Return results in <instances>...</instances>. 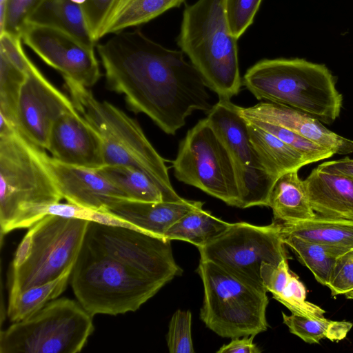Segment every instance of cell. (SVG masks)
I'll use <instances>...</instances> for the list:
<instances>
[{
	"mask_svg": "<svg viewBox=\"0 0 353 353\" xmlns=\"http://www.w3.org/2000/svg\"><path fill=\"white\" fill-rule=\"evenodd\" d=\"M170 240L134 229L89 221L71 285L92 316L134 312L183 269Z\"/></svg>",
	"mask_w": 353,
	"mask_h": 353,
	"instance_id": "cell-1",
	"label": "cell"
},
{
	"mask_svg": "<svg viewBox=\"0 0 353 353\" xmlns=\"http://www.w3.org/2000/svg\"><path fill=\"white\" fill-rule=\"evenodd\" d=\"M107 87L124 96L128 108L147 115L174 135L194 111L212 108L202 77L181 50L167 48L141 30L121 31L97 46Z\"/></svg>",
	"mask_w": 353,
	"mask_h": 353,
	"instance_id": "cell-2",
	"label": "cell"
},
{
	"mask_svg": "<svg viewBox=\"0 0 353 353\" xmlns=\"http://www.w3.org/2000/svg\"><path fill=\"white\" fill-rule=\"evenodd\" d=\"M46 152L17 128L0 123V225L3 234L30 228L63 199L46 161Z\"/></svg>",
	"mask_w": 353,
	"mask_h": 353,
	"instance_id": "cell-3",
	"label": "cell"
},
{
	"mask_svg": "<svg viewBox=\"0 0 353 353\" xmlns=\"http://www.w3.org/2000/svg\"><path fill=\"white\" fill-rule=\"evenodd\" d=\"M336 82L325 65L300 58L262 59L242 79L256 99L292 108L325 124L339 118L343 106Z\"/></svg>",
	"mask_w": 353,
	"mask_h": 353,
	"instance_id": "cell-4",
	"label": "cell"
},
{
	"mask_svg": "<svg viewBox=\"0 0 353 353\" xmlns=\"http://www.w3.org/2000/svg\"><path fill=\"white\" fill-rule=\"evenodd\" d=\"M63 79L75 110L101 139L105 165L136 168L157 185L166 201L182 200L172 185L165 160L137 121L112 103L97 99L88 88Z\"/></svg>",
	"mask_w": 353,
	"mask_h": 353,
	"instance_id": "cell-5",
	"label": "cell"
},
{
	"mask_svg": "<svg viewBox=\"0 0 353 353\" xmlns=\"http://www.w3.org/2000/svg\"><path fill=\"white\" fill-rule=\"evenodd\" d=\"M236 41L226 19L224 0L186 5L178 46L219 99L231 100L243 85Z\"/></svg>",
	"mask_w": 353,
	"mask_h": 353,
	"instance_id": "cell-6",
	"label": "cell"
},
{
	"mask_svg": "<svg viewBox=\"0 0 353 353\" xmlns=\"http://www.w3.org/2000/svg\"><path fill=\"white\" fill-rule=\"evenodd\" d=\"M88 223L49 214L30 227L14 255L9 294L52 281L73 267Z\"/></svg>",
	"mask_w": 353,
	"mask_h": 353,
	"instance_id": "cell-7",
	"label": "cell"
},
{
	"mask_svg": "<svg viewBox=\"0 0 353 353\" xmlns=\"http://www.w3.org/2000/svg\"><path fill=\"white\" fill-rule=\"evenodd\" d=\"M196 272L204 290L200 318L208 328L230 339L256 336L267 330L266 291L210 261L200 259Z\"/></svg>",
	"mask_w": 353,
	"mask_h": 353,
	"instance_id": "cell-8",
	"label": "cell"
},
{
	"mask_svg": "<svg viewBox=\"0 0 353 353\" xmlns=\"http://www.w3.org/2000/svg\"><path fill=\"white\" fill-rule=\"evenodd\" d=\"M92 316L74 300L56 299L2 330L0 352H79L94 330Z\"/></svg>",
	"mask_w": 353,
	"mask_h": 353,
	"instance_id": "cell-9",
	"label": "cell"
},
{
	"mask_svg": "<svg viewBox=\"0 0 353 353\" xmlns=\"http://www.w3.org/2000/svg\"><path fill=\"white\" fill-rule=\"evenodd\" d=\"M281 223H230L219 236L197 248L200 259L212 261L239 279L266 291L261 278L263 263L288 259Z\"/></svg>",
	"mask_w": 353,
	"mask_h": 353,
	"instance_id": "cell-10",
	"label": "cell"
},
{
	"mask_svg": "<svg viewBox=\"0 0 353 353\" xmlns=\"http://www.w3.org/2000/svg\"><path fill=\"white\" fill-rule=\"evenodd\" d=\"M175 178L240 208L241 201L232 159L207 119L200 120L181 141L172 165Z\"/></svg>",
	"mask_w": 353,
	"mask_h": 353,
	"instance_id": "cell-11",
	"label": "cell"
},
{
	"mask_svg": "<svg viewBox=\"0 0 353 353\" xmlns=\"http://www.w3.org/2000/svg\"><path fill=\"white\" fill-rule=\"evenodd\" d=\"M226 148L240 194V208L267 206L274 180L265 171L248 134L239 105L219 99L205 118Z\"/></svg>",
	"mask_w": 353,
	"mask_h": 353,
	"instance_id": "cell-12",
	"label": "cell"
},
{
	"mask_svg": "<svg viewBox=\"0 0 353 353\" xmlns=\"http://www.w3.org/2000/svg\"><path fill=\"white\" fill-rule=\"evenodd\" d=\"M22 41L43 62L67 78L86 88L101 76L94 47L54 27L26 23Z\"/></svg>",
	"mask_w": 353,
	"mask_h": 353,
	"instance_id": "cell-13",
	"label": "cell"
},
{
	"mask_svg": "<svg viewBox=\"0 0 353 353\" xmlns=\"http://www.w3.org/2000/svg\"><path fill=\"white\" fill-rule=\"evenodd\" d=\"M70 99L52 84L30 61L21 87L16 112V128L37 147L47 150L56 121L74 110Z\"/></svg>",
	"mask_w": 353,
	"mask_h": 353,
	"instance_id": "cell-14",
	"label": "cell"
},
{
	"mask_svg": "<svg viewBox=\"0 0 353 353\" xmlns=\"http://www.w3.org/2000/svg\"><path fill=\"white\" fill-rule=\"evenodd\" d=\"M47 150L63 164L92 170L105 165L99 135L76 110L65 113L54 123Z\"/></svg>",
	"mask_w": 353,
	"mask_h": 353,
	"instance_id": "cell-15",
	"label": "cell"
},
{
	"mask_svg": "<svg viewBox=\"0 0 353 353\" xmlns=\"http://www.w3.org/2000/svg\"><path fill=\"white\" fill-rule=\"evenodd\" d=\"M46 161L63 199L68 203L105 212L126 194L97 170L63 164L47 154Z\"/></svg>",
	"mask_w": 353,
	"mask_h": 353,
	"instance_id": "cell-16",
	"label": "cell"
},
{
	"mask_svg": "<svg viewBox=\"0 0 353 353\" xmlns=\"http://www.w3.org/2000/svg\"><path fill=\"white\" fill-rule=\"evenodd\" d=\"M243 117L256 119L290 130L322 146L334 154L353 153V141L331 131L315 117L292 108L270 102L239 106Z\"/></svg>",
	"mask_w": 353,
	"mask_h": 353,
	"instance_id": "cell-17",
	"label": "cell"
},
{
	"mask_svg": "<svg viewBox=\"0 0 353 353\" xmlns=\"http://www.w3.org/2000/svg\"><path fill=\"white\" fill-rule=\"evenodd\" d=\"M199 201L143 202L123 199L106 211L132 224L137 230L165 239L168 230L190 210L203 205Z\"/></svg>",
	"mask_w": 353,
	"mask_h": 353,
	"instance_id": "cell-18",
	"label": "cell"
},
{
	"mask_svg": "<svg viewBox=\"0 0 353 353\" xmlns=\"http://www.w3.org/2000/svg\"><path fill=\"white\" fill-rule=\"evenodd\" d=\"M303 181L309 203L316 214L353 220V178L316 168Z\"/></svg>",
	"mask_w": 353,
	"mask_h": 353,
	"instance_id": "cell-19",
	"label": "cell"
},
{
	"mask_svg": "<svg viewBox=\"0 0 353 353\" xmlns=\"http://www.w3.org/2000/svg\"><path fill=\"white\" fill-rule=\"evenodd\" d=\"M299 170L284 173L274 181L268 201L272 210L274 221L294 223L310 219L316 216L306 193L304 181Z\"/></svg>",
	"mask_w": 353,
	"mask_h": 353,
	"instance_id": "cell-20",
	"label": "cell"
},
{
	"mask_svg": "<svg viewBox=\"0 0 353 353\" xmlns=\"http://www.w3.org/2000/svg\"><path fill=\"white\" fill-rule=\"evenodd\" d=\"M247 121L250 141L265 171L274 180L285 172L310 164L298 150L272 133Z\"/></svg>",
	"mask_w": 353,
	"mask_h": 353,
	"instance_id": "cell-21",
	"label": "cell"
},
{
	"mask_svg": "<svg viewBox=\"0 0 353 353\" xmlns=\"http://www.w3.org/2000/svg\"><path fill=\"white\" fill-rule=\"evenodd\" d=\"M281 233L319 244L353 249V220L323 216L294 223H280Z\"/></svg>",
	"mask_w": 353,
	"mask_h": 353,
	"instance_id": "cell-22",
	"label": "cell"
},
{
	"mask_svg": "<svg viewBox=\"0 0 353 353\" xmlns=\"http://www.w3.org/2000/svg\"><path fill=\"white\" fill-rule=\"evenodd\" d=\"M184 0H114L99 34V39L137 26L180 6Z\"/></svg>",
	"mask_w": 353,
	"mask_h": 353,
	"instance_id": "cell-23",
	"label": "cell"
},
{
	"mask_svg": "<svg viewBox=\"0 0 353 353\" xmlns=\"http://www.w3.org/2000/svg\"><path fill=\"white\" fill-rule=\"evenodd\" d=\"M26 23L61 29L84 44L94 47L95 41L86 26L81 6L71 0H41Z\"/></svg>",
	"mask_w": 353,
	"mask_h": 353,
	"instance_id": "cell-24",
	"label": "cell"
},
{
	"mask_svg": "<svg viewBox=\"0 0 353 353\" xmlns=\"http://www.w3.org/2000/svg\"><path fill=\"white\" fill-rule=\"evenodd\" d=\"M201 205L183 216L165 232L168 240H181L201 247L225 231L230 223L214 216Z\"/></svg>",
	"mask_w": 353,
	"mask_h": 353,
	"instance_id": "cell-25",
	"label": "cell"
},
{
	"mask_svg": "<svg viewBox=\"0 0 353 353\" xmlns=\"http://www.w3.org/2000/svg\"><path fill=\"white\" fill-rule=\"evenodd\" d=\"M73 268H68L52 281L9 294L8 316L10 320L14 323L26 319L56 299L66 289Z\"/></svg>",
	"mask_w": 353,
	"mask_h": 353,
	"instance_id": "cell-26",
	"label": "cell"
},
{
	"mask_svg": "<svg viewBox=\"0 0 353 353\" xmlns=\"http://www.w3.org/2000/svg\"><path fill=\"white\" fill-rule=\"evenodd\" d=\"M285 245L296 254L299 261L307 267L316 280L327 285L337 259L348 250L308 241L282 234Z\"/></svg>",
	"mask_w": 353,
	"mask_h": 353,
	"instance_id": "cell-27",
	"label": "cell"
},
{
	"mask_svg": "<svg viewBox=\"0 0 353 353\" xmlns=\"http://www.w3.org/2000/svg\"><path fill=\"white\" fill-rule=\"evenodd\" d=\"M97 170L123 192L130 200L166 201L157 185L143 171L136 168L123 165H104Z\"/></svg>",
	"mask_w": 353,
	"mask_h": 353,
	"instance_id": "cell-28",
	"label": "cell"
},
{
	"mask_svg": "<svg viewBox=\"0 0 353 353\" xmlns=\"http://www.w3.org/2000/svg\"><path fill=\"white\" fill-rule=\"evenodd\" d=\"M283 321L290 332L307 343H319L327 339L332 342L339 341L346 337L353 323L346 321H332L325 319H311L292 314L282 312Z\"/></svg>",
	"mask_w": 353,
	"mask_h": 353,
	"instance_id": "cell-29",
	"label": "cell"
},
{
	"mask_svg": "<svg viewBox=\"0 0 353 353\" xmlns=\"http://www.w3.org/2000/svg\"><path fill=\"white\" fill-rule=\"evenodd\" d=\"M26 72L0 54V117L16 128V112Z\"/></svg>",
	"mask_w": 353,
	"mask_h": 353,
	"instance_id": "cell-30",
	"label": "cell"
},
{
	"mask_svg": "<svg viewBox=\"0 0 353 353\" xmlns=\"http://www.w3.org/2000/svg\"><path fill=\"white\" fill-rule=\"evenodd\" d=\"M285 305L292 314L311 319H322L325 311L306 300V289L299 277L293 273L280 294L274 298Z\"/></svg>",
	"mask_w": 353,
	"mask_h": 353,
	"instance_id": "cell-31",
	"label": "cell"
},
{
	"mask_svg": "<svg viewBox=\"0 0 353 353\" xmlns=\"http://www.w3.org/2000/svg\"><path fill=\"white\" fill-rule=\"evenodd\" d=\"M245 119L272 133L285 143L298 150L309 161L310 163L328 159L334 154L327 149L285 128L256 119Z\"/></svg>",
	"mask_w": 353,
	"mask_h": 353,
	"instance_id": "cell-32",
	"label": "cell"
},
{
	"mask_svg": "<svg viewBox=\"0 0 353 353\" xmlns=\"http://www.w3.org/2000/svg\"><path fill=\"white\" fill-rule=\"evenodd\" d=\"M191 325L190 310H177L173 314L167 335V345L170 353H194Z\"/></svg>",
	"mask_w": 353,
	"mask_h": 353,
	"instance_id": "cell-33",
	"label": "cell"
},
{
	"mask_svg": "<svg viewBox=\"0 0 353 353\" xmlns=\"http://www.w3.org/2000/svg\"><path fill=\"white\" fill-rule=\"evenodd\" d=\"M261 2L262 0H224L226 19L236 39L252 25Z\"/></svg>",
	"mask_w": 353,
	"mask_h": 353,
	"instance_id": "cell-34",
	"label": "cell"
},
{
	"mask_svg": "<svg viewBox=\"0 0 353 353\" xmlns=\"http://www.w3.org/2000/svg\"><path fill=\"white\" fill-rule=\"evenodd\" d=\"M49 214L65 217L77 218L88 221L136 230V228L130 223L115 216L109 212H101L81 207L68 202L66 203H61L59 202L52 205L48 209V214Z\"/></svg>",
	"mask_w": 353,
	"mask_h": 353,
	"instance_id": "cell-35",
	"label": "cell"
},
{
	"mask_svg": "<svg viewBox=\"0 0 353 353\" xmlns=\"http://www.w3.org/2000/svg\"><path fill=\"white\" fill-rule=\"evenodd\" d=\"M327 287L332 296L353 290V249L337 259Z\"/></svg>",
	"mask_w": 353,
	"mask_h": 353,
	"instance_id": "cell-36",
	"label": "cell"
},
{
	"mask_svg": "<svg viewBox=\"0 0 353 353\" xmlns=\"http://www.w3.org/2000/svg\"><path fill=\"white\" fill-rule=\"evenodd\" d=\"M40 1L41 0H8L3 32L6 31L21 36L28 17Z\"/></svg>",
	"mask_w": 353,
	"mask_h": 353,
	"instance_id": "cell-37",
	"label": "cell"
},
{
	"mask_svg": "<svg viewBox=\"0 0 353 353\" xmlns=\"http://www.w3.org/2000/svg\"><path fill=\"white\" fill-rule=\"evenodd\" d=\"M260 274L264 288L274 298L281 294L292 272L288 259H284L279 264L263 263Z\"/></svg>",
	"mask_w": 353,
	"mask_h": 353,
	"instance_id": "cell-38",
	"label": "cell"
},
{
	"mask_svg": "<svg viewBox=\"0 0 353 353\" xmlns=\"http://www.w3.org/2000/svg\"><path fill=\"white\" fill-rule=\"evenodd\" d=\"M114 0H86L81 6L84 19L93 40L99 39L101 30Z\"/></svg>",
	"mask_w": 353,
	"mask_h": 353,
	"instance_id": "cell-39",
	"label": "cell"
},
{
	"mask_svg": "<svg viewBox=\"0 0 353 353\" xmlns=\"http://www.w3.org/2000/svg\"><path fill=\"white\" fill-rule=\"evenodd\" d=\"M21 36L8 32L0 34V54L4 55L21 70L26 72L31 60L22 46Z\"/></svg>",
	"mask_w": 353,
	"mask_h": 353,
	"instance_id": "cell-40",
	"label": "cell"
},
{
	"mask_svg": "<svg viewBox=\"0 0 353 353\" xmlns=\"http://www.w3.org/2000/svg\"><path fill=\"white\" fill-rule=\"evenodd\" d=\"M255 336H245L232 339L230 343L222 345L217 353H260L261 350L253 343Z\"/></svg>",
	"mask_w": 353,
	"mask_h": 353,
	"instance_id": "cell-41",
	"label": "cell"
},
{
	"mask_svg": "<svg viewBox=\"0 0 353 353\" xmlns=\"http://www.w3.org/2000/svg\"><path fill=\"white\" fill-rule=\"evenodd\" d=\"M317 168L324 172L353 178V159L349 157L324 162L319 165Z\"/></svg>",
	"mask_w": 353,
	"mask_h": 353,
	"instance_id": "cell-42",
	"label": "cell"
},
{
	"mask_svg": "<svg viewBox=\"0 0 353 353\" xmlns=\"http://www.w3.org/2000/svg\"><path fill=\"white\" fill-rule=\"evenodd\" d=\"M8 0H0V34L3 32Z\"/></svg>",
	"mask_w": 353,
	"mask_h": 353,
	"instance_id": "cell-43",
	"label": "cell"
},
{
	"mask_svg": "<svg viewBox=\"0 0 353 353\" xmlns=\"http://www.w3.org/2000/svg\"><path fill=\"white\" fill-rule=\"evenodd\" d=\"M345 296L347 299H353V290L345 293Z\"/></svg>",
	"mask_w": 353,
	"mask_h": 353,
	"instance_id": "cell-44",
	"label": "cell"
},
{
	"mask_svg": "<svg viewBox=\"0 0 353 353\" xmlns=\"http://www.w3.org/2000/svg\"><path fill=\"white\" fill-rule=\"evenodd\" d=\"M71 1L72 2H74V3L79 4L80 6H82L86 1V0H71Z\"/></svg>",
	"mask_w": 353,
	"mask_h": 353,
	"instance_id": "cell-45",
	"label": "cell"
}]
</instances>
